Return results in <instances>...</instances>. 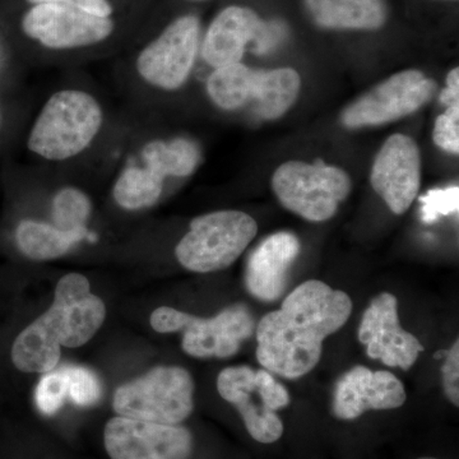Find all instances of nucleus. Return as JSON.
I'll return each instance as SVG.
<instances>
[{
	"mask_svg": "<svg viewBox=\"0 0 459 459\" xmlns=\"http://www.w3.org/2000/svg\"><path fill=\"white\" fill-rule=\"evenodd\" d=\"M352 301L322 281L296 287L281 309L265 314L256 327V359L286 379L309 374L322 358L323 342L346 325Z\"/></svg>",
	"mask_w": 459,
	"mask_h": 459,
	"instance_id": "nucleus-1",
	"label": "nucleus"
},
{
	"mask_svg": "<svg viewBox=\"0 0 459 459\" xmlns=\"http://www.w3.org/2000/svg\"><path fill=\"white\" fill-rule=\"evenodd\" d=\"M107 307L91 294L89 280L68 273L57 282L54 303L47 313L23 329L12 344V361L23 373H49L60 360L62 346L74 349L95 336Z\"/></svg>",
	"mask_w": 459,
	"mask_h": 459,
	"instance_id": "nucleus-2",
	"label": "nucleus"
},
{
	"mask_svg": "<svg viewBox=\"0 0 459 459\" xmlns=\"http://www.w3.org/2000/svg\"><path fill=\"white\" fill-rule=\"evenodd\" d=\"M104 124L98 100L80 90L53 93L30 131L27 147L48 161H66L91 146Z\"/></svg>",
	"mask_w": 459,
	"mask_h": 459,
	"instance_id": "nucleus-3",
	"label": "nucleus"
},
{
	"mask_svg": "<svg viewBox=\"0 0 459 459\" xmlns=\"http://www.w3.org/2000/svg\"><path fill=\"white\" fill-rule=\"evenodd\" d=\"M258 223L241 211H217L195 217L175 249L184 268L197 273L225 270L246 252Z\"/></svg>",
	"mask_w": 459,
	"mask_h": 459,
	"instance_id": "nucleus-4",
	"label": "nucleus"
},
{
	"mask_svg": "<svg viewBox=\"0 0 459 459\" xmlns=\"http://www.w3.org/2000/svg\"><path fill=\"white\" fill-rule=\"evenodd\" d=\"M151 325L159 333L184 331V352L198 359L231 358L255 331V318L244 304L226 307L210 319L161 307L151 316Z\"/></svg>",
	"mask_w": 459,
	"mask_h": 459,
	"instance_id": "nucleus-5",
	"label": "nucleus"
},
{
	"mask_svg": "<svg viewBox=\"0 0 459 459\" xmlns=\"http://www.w3.org/2000/svg\"><path fill=\"white\" fill-rule=\"evenodd\" d=\"M195 382L179 367H159L117 388L113 409L117 416L180 425L192 415Z\"/></svg>",
	"mask_w": 459,
	"mask_h": 459,
	"instance_id": "nucleus-6",
	"label": "nucleus"
},
{
	"mask_svg": "<svg viewBox=\"0 0 459 459\" xmlns=\"http://www.w3.org/2000/svg\"><path fill=\"white\" fill-rule=\"evenodd\" d=\"M217 391L223 400L234 404L255 442L272 444L281 439L283 422L276 411L289 406L291 398L270 371L228 368L217 377Z\"/></svg>",
	"mask_w": 459,
	"mask_h": 459,
	"instance_id": "nucleus-7",
	"label": "nucleus"
},
{
	"mask_svg": "<svg viewBox=\"0 0 459 459\" xmlns=\"http://www.w3.org/2000/svg\"><path fill=\"white\" fill-rule=\"evenodd\" d=\"M351 188L346 171L320 162L287 161L272 177V189L281 204L312 222L332 219Z\"/></svg>",
	"mask_w": 459,
	"mask_h": 459,
	"instance_id": "nucleus-8",
	"label": "nucleus"
},
{
	"mask_svg": "<svg viewBox=\"0 0 459 459\" xmlns=\"http://www.w3.org/2000/svg\"><path fill=\"white\" fill-rule=\"evenodd\" d=\"M435 91L437 83L421 72L402 71L344 108L341 122L347 128L395 122L424 107L433 98Z\"/></svg>",
	"mask_w": 459,
	"mask_h": 459,
	"instance_id": "nucleus-9",
	"label": "nucleus"
},
{
	"mask_svg": "<svg viewBox=\"0 0 459 459\" xmlns=\"http://www.w3.org/2000/svg\"><path fill=\"white\" fill-rule=\"evenodd\" d=\"M199 20L192 14L172 21L137 57V72L156 89L179 90L188 81L199 49Z\"/></svg>",
	"mask_w": 459,
	"mask_h": 459,
	"instance_id": "nucleus-10",
	"label": "nucleus"
},
{
	"mask_svg": "<svg viewBox=\"0 0 459 459\" xmlns=\"http://www.w3.org/2000/svg\"><path fill=\"white\" fill-rule=\"evenodd\" d=\"M104 446L111 459H189L193 435L181 425L115 416L105 425Z\"/></svg>",
	"mask_w": 459,
	"mask_h": 459,
	"instance_id": "nucleus-11",
	"label": "nucleus"
},
{
	"mask_svg": "<svg viewBox=\"0 0 459 459\" xmlns=\"http://www.w3.org/2000/svg\"><path fill=\"white\" fill-rule=\"evenodd\" d=\"M22 30L42 47L56 50L92 47L114 31L110 18L59 4L33 5L22 18Z\"/></svg>",
	"mask_w": 459,
	"mask_h": 459,
	"instance_id": "nucleus-12",
	"label": "nucleus"
},
{
	"mask_svg": "<svg viewBox=\"0 0 459 459\" xmlns=\"http://www.w3.org/2000/svg\"><path fill=\"white\" fill-rule=\"evenodd\" d=\"M359 341L367 344L368 356L389 368L409 370L424 346L418 338L401 327L397 299L383 292L371 300L362 316Z\"/></svg>",
	"mask_w": 459,
	"mask_h": 459,
	"instance_id": "nucleus-13",
	"label": "nucleus"
},
{
	"mask_svg": "<svg viewBox=\"0 0 459 459\" xmlns=\"http://www.w3.org/2000/svg\"><path fill=\"white\" fill-rule=\"evenodd\" d=\"M370 183L392 212H406L421 186V153L416 142L409 135H391L376 157Z\"/></svg>",
	"mask_w": 459,
	"mask_h": 459,
	"instance_id": "nucleus-14",
	"label": "nucleus"
},
{
	"mask_svg": "<svg viewBox=\"0 0 459 459\" xmlns=\"http://www.w3.org/2000/svg\"><path fill=\"white\" fill-rule=\"evenodd\" d=\"M406 397L404 386L394 374L355 367L338 380L332 411L338 420L351 421L368 411L398 409Z\"/></svg>",
	"mask_w": 459,
	"mask_h": 459,
	"instance_id": "nucleus-15",
	"label": "nucleus"
},
{
	"mask_svg": "<svg viewBox=\"0 0 459 459\" xmlns=\"http://www.w3.org/2000/svg\"><path fill=\"white\" fill-rule=\"evenodd\" d=\"M300 241L292 232L281 231L265 238L247 261V291L262 301H276L285 292L289 272L300 255Z\"/></svg>",
	"mask_w": 459,
	"mask_h": 459,
	"instance_id": "nucleus-16",
	"label": "nucleus"
},
{
	"mask_svg": "<svg viewBox=\"0 0 459 459\" xmlns=\"http://www.w3.org/2000/svg\"><path fill=\"white\" fill-rule=\"evenodd\" d=\"M253 9L231 5L214 18L205 33L202 56L214 69L237 65L261 23Z\"/></svg>",
	"mask_w": 459,
	"mask_h": 459,
	"instance_id": "nucleus-17",
	"label": "nucleus"
},
{
	"mask_svg": "<svg viewBox=\"0 0 459 459\" xmlns=\"http://www.w3.org/2000/svg\"><path fill=\"white\" fill-rule=\"evenodd\" d=\"M319 26L338 30H377L385 25V0H305Z\"/></svg>",
	"mask_w": 459,
	"mask_h": 459,
	"instance_id": "nucleus-18",
	"label": "nucleus"
},
{
	"mask_svg": "<svg viewBox=\"0 0 459 459\" xmlns=\"http://www.w3.org/2000/svg\"><path fill=\"white\" fill-rule=\"evenodd\" d=\"M301 80L292 68L255 71L249 101L255 100L256 111L264 119H279L291 108L300 92Z\"/></svg>",
	"mask_w": 459,
	"mask_h": 459,
	"instance_id": "nucleus-19",
	"label": "nucleus"
},
{
	"mask_svg": "<svg viewBox=\"0 0 459 459\" xmlns=\"http://www.w3.org/2000/svg\"><path fill=\"white\" fill-rule=\"evenodd\" d=\"M89 237V231H63L50 223L25 220L16 229V243L21 252L33 261H51Z\"/></svg>",
	"mask_w": 459,
	"mask_h": 459,
	"instance_id": "nucleus-20",
	"label": "nucleus"
},
{
	"mask_svg": "<svg viewBox=\"0 0 459 459\" xmlns=\"http://www.w3.org/2000/svg\"><path fill=\"white\" fill-rule=\"evenodd\" d=\"M144 166L161 177L186 178L192 175L201 161V151L195 142L177 138L170 142L152 141L142 150Z\"/></svg>",
	"mask_w": 459,
	"mask_h": 459,
	"instance_id": "nucleus-21",
	"label": "nucleus"
},
{
	"mask_svg": "<svg viewBox=\"0 0 459 459\" xmlns=\"http://www.w3.org/2000/svg\"><path fill=\"white\" fill-rule=\"evenodd\" d=\"M164 180L146 166H128L115 181V202L128 211L152 207L161 197Z\"/></svg>",
	"mask_w": 459,
	"mask_h": 459,
	"instance_id": "nucleus-22",
	"label": "nucleus"
},
{
	"mask_svg": "<svg viewBox=\"0 0 459 459\" xmlns=\"http://www.w3.org/2000/svg\"><path fill=\"white\" fill-rule=\"evenodd\" d=\"M253 75L255 71L241 63L214 69L207 81L208 95L223 110H238L249 104Z\"/></svg>",
	"mask_w": 459,
	"mask_h": 459,
	"instance_id": "nucleus-23",
	"label": "nucleus"
},
{
	"mask_svg": "<svg viewBox=\"0 0 459 459\" xmlns=\"http://www.w3.org/2000/svg\"><path fill=\"white\" fill-rule=\"evenodd\" d=\"M90 198L86 193L77 188H65L56 193L53 199L54 226L63 231H81L86 230L91 214Z\"/></svg>",
	"mask_w": 459,
	"mask_h": 459,
	"instance_id": "nucleus-24",
	"label": "nucleus"
},
{
	"mask_svg": "<svg viewBox=\"0 0 459 459\" xmlns=\"http://www.w3.org/2000/svg\"><path fill=\"white\" fill-rule=\"evenodd\" d=\"M68 379V395L78 406H92L102 394V386L92 370L74 365H63Z\"/></svg>",
	"mask_w": 459,
	"mask_h": 459,
	"instance_id": "nucleus-25",
	"label": "nucleus"
},
{
	"mask_svg": "<svg viewBox=\"0 0 459 459\" xmlns=\"http://www.w3.org/2000/svg\"><path fill=\"white\" fill-rule=\"evenodd\" d=\"M66 395H68V379L62 368L45 373L36 386V404L45 415H54L57 412L65 403Z\"/></svg>",
	"mask_w": 459,
	"mask_h": 459,
	"instance_id": "nucleus-26",
	"label": "nucleus"
},
{
	"mask_svg": "<svg viewBox=\"0 0 459 459\" xmlns=\"http://www.w3.org/2000/svg\"><path fill=\"white\" fill-rule=\"evenodd\" d=\"M421 219L425 223H433L442 216L457 213L459 208V188L449 186L446 189H434L420 198Z\"/></svg>",
	"mask_w": 459,
	"mask_h": 459,
	"instance_id": "nucleus-27",
	"label": "nucleus"
},
{
	"mask_svg": "<svg viewBox=\"0 0 459 459\" xmlns=\"http://www.w3.org/2000/svg\"><path fill=\"white\" fill-rule=\"evenodd\" d=\"M434 143L449 153L459 152V105L449 107L435 122Z\"/></svg>",
	"mask_w": 459,
	"mask_h": 459,
	"instance_id": "nucleus-28",
	"label": "nucleus"
},
{
	"mask_svg": "<svg viewBox=\"0 0 459 459\" xmlns=\"http://www.w3.org/2000/svg\"><path fill=\"white\" fill-rule=\"evenodd\" d=\"M289 36V27L282 21H261L253 39V51L259 56L271 53L280 47Z\"/></svg>",
	"mask_w": 459,
	"mask_h": 459,
	"instance_id": "nucleus-29",
	"label": "nucleus"
},
{
	"mask_svg": "<svg viewBox=\"0 0 459 459\" xmlns=\"http://www.w3.org/2000/svg\"><path fill=\"white\" fill-rule=\"evenodd\" d=\"M444 394L453 406H459V341L455 340L451 350L446 352L443 368Z\"/></svg>",
	"mask_w": 459,
	"mask_h": 459,
	"instance_id": "nucleus-30",
	"label": "nucleus"
},
{
	"mask_svg": "<svg viewBox=\"0 0 459 459\" xmlns=\"http://www.w3.org/2000/svg\"><path fill=\"white\" fill-rule=\"evenodd\" d=\"M33 5L38 4H59L66 7H74L95 14V16L110 18L113 14V5L108 0H29Z\"/></svg>",
	"mask_w": 459,
	"mask_h": 459,
	"instance_id": "nucleus-31",
	"label": "nucleus"
},
{
	"mask_svg": "<svg viewBox=\"0 0 459 459\" xmlns=\"http://www.w3.org/2000/svg\"><path fill=\"white\" fill-rule=\"evenodd\" d=\"M440 101L446 107L459 105V69L455 68L446 75V87L440 93Z\"/></svg>",
	"mask_w": 459,
	"mask_h": 459,
	"instance_id": "nucleus-32",
	"label": "nucleus"
},
{
	"mask_svg": "<svg viewBox=\"0 0 459 459\" xmlns=\"http://www.w3.org/2000/svg\"><path fill=\"white\" fill-rule=\"evenodd\" d=\"M418 459H437V458H434V457H421V458H418Z\"/></svg>",
	"mask_w": 459,
	"mask_h": 459,
	"instance_id": "nucleus-33",
	"label": "nucleus"
}]
</instances>
